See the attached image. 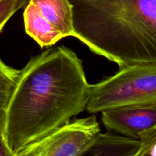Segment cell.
I'll return each instance as SVG.
<instances>
[{"label":"cell","instance_id":"10","mask_svg":"<svg viewBox=\"0 0 156 156\" xmlns=\"http://www.w3.org/2000/svg\"><path fill=\"white\" fill-rule=\"evenodd\" d=\"M139 140L140 146L133 156H155L156 126L142 132Z\"/></svg>","mask_w":156,"mask_h":156},{"label":"cell","instance_id":"13","mask_svg":"<svg viewBox=\"0 0 156 156\" xmlns=\"http://www.w3.org/2000/svg\"><path fill=\"white\" fill-rule=\"evenodd\" d=\"M4 126V114L0 113V133H2Z\"/></svg>","mask_w":156,"mask_h":156},{"label":"cell","instance_id":"4","mask_svg":"<svg viewBox=\"0 0 156 156\" xmlns=\"http://www.w3.org/2000/svg\"><path fill=\"white\" fill-rule=\"evenodd\" d=\"M100 133L95 115L75 119L25 146L14 156H82Z\"/></svg>","mask_w":156,"mask_h":156},{"label":"cell","instance_id":"7","mask_svg":"<svg viewBox=\"0 0 156 156\" xmlns=\"http://www.w3.org/2000/svg\"><path fill=\"white\" fill-rule=\"evenodd\" d=\"M139 146L140 140L111 132L100 133L92 146L82 156H133Z\"/></svg>","mask_w":156,"mask_h":156},{"label":"cell","instance_id":"11","mask_svg":"<svg viewBox=\"0 0 156 156\" xmlns=\"http://www.w3.org/2000/svg\"><path fill=\"white\" fill-rule=\"evenodd\" d=\"M28 1L29 0H0V31L12 15L26 5Z\"/></svg>","mask_w":156,"mask_h":156},{"label":"cell","instance_id":"3","mask_svg":"<svg viewBox=\"0 0 156 156\" xmlns=\"http://www.w3.org/2000/svg\"><path fill=\"white\" fill-rule=\"evenodd\" d=\"M133 105H156V62L120 67L114 76L90 85L85 109L97 114Z\"/></svg>","mask_w":156,"mask_h":156},{"label":"cell","instance_id":"8","mask_svg":"<svg viewBox=\"0 0 156 156\" xmlns=\"http://www.w3.org/2000/svg\"><path fill=\"white\" fill-rule=\"evenodd\" d=\"M35 5L46 19L62 35L74 36L73 6L69 0H29Z\"/></svg>","mask_w":156,"mask_h":156},{"label":"cell","instance_id":"5","mask_svg":"<svg viewBox=\"0 0 156 156\" xmlns=\"http://www.w3.org/2000/svg\"><path fill=\"white\" fill-rule=\"evenodd\" d=\"M103 124L109 132L139 140L143 131L156 126V105H133L101 111Z\"/></svg>","mask_w":156,"mask_h":156},{"label":"cell","instance_id":"9","mask_svg":"<svg viewBox=\"0 0 156 156\" xmlns=\"http://www.w3.org/2000/svg\"><path fill=\"white\" fill-rule=\"evenodd\" d=\"M20 70L6 65L0 58V113L4 114L15 88Z\"/></svg>","mask_w":156,"mask_h":156},{"label":"cell","instance_id":"1","mask_svg":"<svg viewBox=\"0 0 156 156\" xmlns=\"http://www.w3.org/2000/svg\"><path fill=\"white\" fill-rule=\"evenodd\" d=\"M89 86L82 60L68 47H50L30 58L4 114L2 135L12 153L85 111Z\"/></svg>","mask_w":156,"mask_h":156},{"label":"cell","instance_id":"2","mask_svg":"<svg viewBox=\"0 0 156 156\" xmlns=\"http://www.w3.org/2000/svg\"><path fill=\"white\" fill-rule=\"evenodd\" d=\"M74 36L119 67L156 62V0H69Z\"/></svg>","mask_w":156,"mask_h":156},{"label":"cell","instance_id":"6","mask_svg":"<svg viewBox=\"0 0 156 156\" xmlns=\"http://www.w3.org/2000/svg\"><path fill=\"white\" fill-rule=\"evenodd\" d=\"M24 21L27 34L33 38L41 47H51L63 38L30 1H28L24 9Z\"/></svg>","mask_w":156,"mask_h":156},{"label":"cell","instance_id":"12","mask_svg":"<svg viewBox=\"0 0 156 156\" xmlns=\"http://www.w3.org/2000/svg\"><path fill=\"white\" fill-rule=\"evenodd\" d=\"M13 153L7 146L3 137L2 133H0V156H14Z\"/></svg>","mask_w":156,"mask_h":156}]
</instances>
